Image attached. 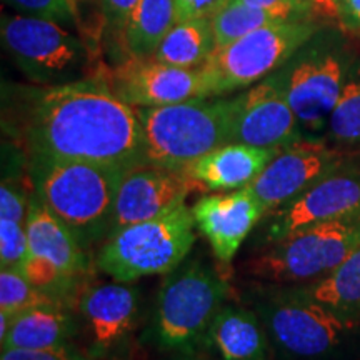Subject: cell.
Returning <instances> with one entry per match:
<instances>
[{"label":"cell","mask_w":360,"mask_h":360,"mask_svg":"<svg viewBox=\"0 0 360 360\" xmlns=\"http://www.w3.org/2000/svg\"><path fill=\"white\" fill-rule=\"evenodd\" d=\"M107 84L120 101L134 107H164L192 98L214 97L209 75L202 69H182L154 57L127 58L103 72Z\"/></svg>","instance_id":"12"},{"label":"cell","mask_w":360,"mask_h":360,"mask_svg":"<svg viewBox=\"0 0 360 360\" xmlns=\"http://www.w3.org/2000/svg\"><path fill=\"white\" fill-rule=\"evenodd\" d=\"M179 22L175 0H141L125 32L129 58L152 57L165 35Z\"/></svg>","instance_id":"24"},{"label":"cell","mask_w":360,"mask_h":360,"mask_svg":"<svg viewBox=\"0 0 360 360\" xmlns=\"http://www.w3.org/2000/svg\"><path fill=\"white\" fill-rule=\"evenodd\" d=\"M57 299L44 294L27 281L20 269L2 267L0 272V314L13 319L35 305L56 302ZM62 302V300H60Z\"/></svg>","instance_id":"28"},{"label":"cell","mask_w":360,"mask_h":360,"mask_svg":"<svg viewBox=\"0 0 360 360\" xmlns=\"http://www.w3.org/2000/svg\"><path fill=\"white\" fill-rule=\"evenodd\" d=\"M0 360H92L69 342L49 349H2Z\"/></svg>","instance_id":"32"},{"label":"cell","mask_w":360,"mask_h":360,"mask_svg":"<svg viewBox=\"0 0 360 360\" xmlns=\"http://www.w3.org/2000/svg\"><path fill=\"white\" fill-rule=\"evenodd\" d=\"M74 2H75V4H77V6H79V2H80V0H74Z\"/></svg>","instance_id":"36"},{"label":"cell","mask_w":360,"mask_h":360,"mask_svg":"<svg viewBox=\"0 0 360 360\" xmlns=\"http://www.w3.org/2000/svg\"><path fill=\"white\" fill-rule=\"evenodd\" d=\"M323 142L330 147H360V62L354 65L328 117Z\"/></svg>","instance_id":"26"},{"label":"cell","mask_w":360,"mask_h":360,"mask_svg":"<svg viewBox=\"0 0 360 360\" xmlns=\"http://www.w3.org/2000/svg\"><path fill=\"white\" fill-rule=\"evenodd\" d=\"M240 2L254 4V6L262 7H282L287 11L294 12L304 20H317V15L321 12L334 13V4L332 0H240Z\"/></svg>","instance_id":"33"},{"label":"cell","mask_w":360,"mask_h":360,"mask_svg":"<svg viewBox=\"0 0 360 360\" xmlns=\"http://www.w3.org/2000/svg\"><path fill=\"white\" fill-rule=\"evenodd\" d=\"M232 0H175L180 19H195V17H205L212 19L220 8L227 6Z\"/></svg>","instance_id":"34"},{"label":"cell","mask_w":360,"mask_h":360,"mask_svg":"<svg viewBox=\"0 0 360 360\" xmlns=\"http://www.w3.org/2000/svg\"><path fill=\"white\" fill-rule=\"evenodd\" d=\"M295 289L345 321L360 322V245L326 277Z\"/></svg>","instance_id":"22"},{"label":"cell","mask_w":360,"mask_h":360,"mask_svg":"<svg viewBox=\"0 0 360 360\" xmlns=\"http://www.w3.org/2000/svg\"><path fill=\"white\" fill-rule=\"evenodd\" d=\"M278 150L281 148H260L231 142L202 155L184 172L207 191H238L249 187Z\"/></svg>","instance_id":"18"},{"label":"cell","mask_w":360,"mask_h":360,"mask_svg":"<svg viewBox=\"0 0 360 360\" xmlns=\"http://www.w3.org/2000/svg\"><path fill=\"white\" fill-rule=\"evenodd\" d=\"M344 165L345 157L337 148L322 141L304 139L281 148L247 188L270 212L294 200L315 182Z\"/></svg>","instance_id":"14"},{"label":"cell","mask_w":360,"mask_h":360,"mask_svg":"<svg viewBox=\"0 0 360 360\" xmlns=\"http://www.w3.org/2000/svg\"><path fill=\"white\" fill-rule=\"evenodd\" d=\"M350 219H360V169L345 164L265 214L257 231L265 247L315 225Z\"/></svg>","instance_id":"11"},{"label":"cell","mask_w":360,"mask_h":360,"mask_svg":"<svg viewBox=\"0 0 360 360\" xmlns=\"http://www.w3.org/2000/svg\"><path fill=\"white\" fill-rule=\"evenodd\" d=\"M355 64V53L339 30L323 25L276 70L304 139L322 141L328 117L335 109Z\"/></svg>","instance_id":"3"},{"label":"cell","mask_w":360,"mask_h":360,"mask_svg":"<svg viewBox=\"0 0 360 360\" xmlns=\"http://www.w3.org/2000/svg\"><path fill=\"white\" fill-rule=\"evenodd\" d=\"M2 129L25 157L125 170L143 165L146 159L137 110L112 92L103 72L64 85H7Z\"/></svg>","instance_id":"1"},{"label":"cell","mask_w":360,"mask_h":360,"mask_svg":"<svg viewBox=\"0 0 360 360\" xmlns=\"http://www.w3.org/2000/svg\"><path fill=\"white\" fill-rule=\"evenodd\" d=\"M225 295L227 283L204 262L180 264L167 274L157 295V342L164 349L192 350L207 337Z\"/></svg>","instance_id":"8"},{"label":"cell","mask_w":360,"mask_h":360,"mask_svg":"<svg viewBox=\"0 0 360 360\" xmlns=\"http://www.w3.org/2000/svg\"><path fill=\"white\" fill-rule=\"evenodd\" d=\"M322 27L319 20L282 22L215 49L202 67L212 84V96H231L259 84L281 69Z\"/></svg>","instance_id":"10"},{"label":"cell","mask_w":360,"mask_h":360,"mask_svg":"<svg viewBox=\"0 0 360 360\" xmlns=\"http://www.w3.org/2000/svg\"><path fill=\"white\" fill-rule=\"evenodd\" d=\"M29 257L27 220L0 217V265L20 269Z\"/></svg>","instance_id":"31"},{"label":"cell","mask_w":360,"mask_h":360,"mask_svg":"<svg viewBox=\"0 0 360 360\" xmlns=\"http://www.w3.org/2000/svg\"><path fill=\"white\" fill-rule=\"evenodd\" d=\"M210 344L224 360H265L269 335L257 312L242 307H222L207 332Z\"/></svg>","instance_id":"20"},{"label":"cell","mask_w":360,"mask_h":360,"mask_svg":"<svg viewBox=\"0 0 360 360\" xmlns=\"http://www.w3.org/2000/svg\"><path fill=\"white\" fill-rule=\"evenodd\" d=\"M137 110L146 139L143 165L184 172L192 162L232 142L231 97H202Z\"/></svg>","instance_id":"4"},{"label":"cell","mask_w":360,"mask_h":360,"mask_svg":"<svg viewBox=\"0 0 360 360\" xmlns=\"http://www.w3.org/2000/svg\"><path fill=\"white\" fill-rule=\"evenodd\" d=\"M210 20H212L215 45L220 49L260 27L282 24V22H300L304 19L282 7H262L232 0L220 8Z\"/></svg>","instance_id":"25"},{"label":"cell","mask_w":360,"mask_h":360,"mask_svg":"<svg viewBox=\"0 0 360 360\" xmlns=\"http://www.w3.org/2000/svg\"><path fill=\"white\" fill-rule=\"evenodd\" d=\"M32 192L84 249L109 237L120 182L129 170L80 160L25 157Z\"/></svg>","instance_id":"2"},{"label":"cell","mask_w":360,"mask_h":360,"mask_svg":"<svg viewBox=\"0 0 360 360\" xmlns=\"http://www.w3.org/2000/svg\"><path fill=\"white\" fill-rule=\"evenodd\" d=\"M193 187H199L186 172L139 165L124 175L117 192L110 233L127 225L143 222L186 204Z\"/></svg>","instance_id":"15"},{"label":"cell","mask_w":360,"mask_h":360,"mask_svg":"<svg viewBox=\"0 0 360 360\" xmlns=\"http://www.w3.org/2000/svg\"><path fill=\"white\" fill-rule=\"evenodd\" d=\"M0 39L8 58L35 85H64L94 77L96 51L69 27L4 13Z\"/></svg>","instance_id":"7"},{"label":"cell","mask_w":360,"mask_h":360,"mask_svg":"<svg viewBox=\"0 0 360 360\" xmlns=\"http://www.w3.org/2000/svg\"><path fill=\"white\" fill-rule=\"evenodd\" d=\"M334 13L344 32L360 34V0H332Z\"/></svg>","instance_id":"35"},{"label":"cell","mask_w":360,"mask_h":360,"mask_svg":"<svg viewBox=\"0 0 360 360\" xmlns=\"http://www.w3.org/2000/svg\"><path fill=\"white\" fill-rule=\"evenodd\" d=\"M359 245L360 219L315 225L265 245L245 272L277 285L310 283L330 274Z\"/></svg>","instance_id":"9"},{"label":"cell","mask_w":360,"mask_h":360,"mask_svg":"<svg viewBox=\"0 0 360 360\" xmlns=\"http://www.w3.org/2000/svg\"><path fill=\"white\" fill-rule=\"evenodd\" d=\"M195 227L209 240L215 259L231 264L247 236L267 210L249 188L204 195L192 207Z\"/></svg>","instance_id":"16"},{"label":"cell","mask_w":360,"mask_h":360,"mask_svg":"<svg viewBox=\"0 0 360 360\" xmlns=\"http://www.w3.org/2000/svg\"><path fill=\"white\" fill-rule=\"evenodd\" d=\"M19 15L51 20L64 27H75L79 22V6L74 0H4Z\"/></svg>","instance_id":"30"},{"label":"cell","mask_w":360,"mask_h":360,"mask_svg":"<svg viewBox=\"0 0 360 360\" xmlns=\"http://www.w3.org/2000/svg\"><path fill=\"white\" fill-rule=\"evenodd\" d=\"M232 142L260 148H283L304 141L299 120L274 72L231 97Z\"/></svg>","instance_id":"13"},{"label":"cell","mask_w":360,"mask_h":360,"mask_svg":"<svg viewBox=\"0 0 360 360\" xmlns=\"http://www.w3.org/2000/svg\"><path fill=\"white\" fill-rule=\"evenodd\" d=\"M80 314L97 355L114 349L132 334L139 315V290L129 282L90 287L80 297Z\"/></svg>","instance_id":"17"},{"label":"cell","mask_w":360,"mask_h":360,"mask_svg":"<svg viewBox=\"0 0 360 360\" xmlns=\"http://www.w3.org/2000/svg\"><path fill=\"white\" fill-rule=\"evenodd\" d=\"M20 272L35 289L57 300L67 297V294L74 289L75 281H77V277L69 276L60 267H57L52 260L32 254H29V257L22 264Z\"/></svg>","instance_id":"29"},{"label":"cell","mask_w":360,"mask_h":360,"mask_svg":"<svg viewBox=\"0 0 360 360\" xmlns=\"http://www.w3.org/2000/svg\"><path fill=\"white\" fill-rule=\"evenodd\" d=\"M29 254L52 260L72 277L87 272L89 259L70 229L58 220L32 192L27 212Z\"/></svg>","instance_id":"19"},{"label":"cell","mask_w":360,"mask_h":360,"mask_svg":"<svg viewBox=\"0 0 360 360\" xmlns=\"http://www.w3.org/2000/svg\"><path fill=\"white\" fill-rule=\"evenodd\" d=\"M257 314L270 344L289 360H332L354 345L359 323L295 289L259 295Z\"/></svg>","instance_id":"5"},{"label":"cell","mask_w":360,"mask_h":360,"mask_svg":"<svg viewBox=\"0 0 360 360\" xmlns=\"http://www.w3.org/2000/svg\"><path fill=\"white\" fill-rule=\"evenodd\" d=\"M212 20L205 17L180 19L162 40L152 57L182 69H200L215 52Z\"/></svg>","instance_id":"23"},{"label":"cell","mask_w":360,"mask_h":360,"mask_svg":"<svg viewBox=\"0 0 360 360\" xmlns=\"http://www.w3.org/2000/svg\"><path fill=\"white\" fill-rule=\"evenodd\" d=\"M192 207L179 205L159 217L120 229L103 240L97 267L117 282L172 272L195 244Z\"/></svg>","instance_id":"6"},{"label":"cell","mask_w":360,"mask_h":360,"mask_svg":"<svg viewBox=\"0 0 360 360\" xmlns=\"http://www.w3.org/2000/svg\"><path fill=\"white\" fill-rule=\"evenodd\" d=\"M139 2L141 0H101L102 44L114 65L129 58L125 51V32Z\"/></svg>","instance_id":"27"},{"label":"cell","mask_w":360,"mask_h":360,"mask_svg":"<svg viewBox=\"0 0 360 360\" xmlns=\"http://www.w3.org/2000/svg\"><path fill=\"white\" fill-rule=\"evenodd\" d=\"M75 332V321L64 302L40 304L15 315L2 349H49L67 344Z\"/></svg>","instance_id":"21"}]
</instances>
